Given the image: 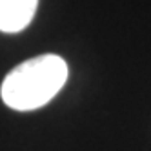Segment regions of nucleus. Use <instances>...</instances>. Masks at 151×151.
<instances>
[{
    "label": "nucleus",
    "instance_id": "1",
    "mask_svg": "<svg viewBox=\"0 0 151 151\" xmlns=\"http://www.w3.org/2000/svg\"><path fill=\"white\" fill-rule=\"evenodd\" d=\"M68 64L58 55H38L18 64L6 75L0 95L17 111H33L46 106L68 80Z\"/></svg>",
    "mask_w": 151,
    "mask_h": 151
},
{
    "label": "nucleus",
    "instance_id": "2",
    "mask_svg": "<svg viewBox=\"0 0 151 151\" xmlns=\"http://www.w3.org/2000/svg\"><path fill=\"white\" fill-rule=\"evenodd\" d=\"M38 0H0V31L18 33L29 26Z\"/></svg>",
    "mask_w": 151,
    "mask_h": 151
}]
</instances>
